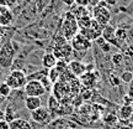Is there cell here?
I'll return each mask as SVG.
<instances>
[{"label": "cell", "mask_w": 133, "mask_h": 129, "mask_svg": "<svg viewBox=\"0 0 133 129\" xmlns=\"http://www.w3.org/2000/svg\"><path fill=\"white\" fill-rule=\"evenodd\" d=\"M16 118H17V115H16L15 109L11 105H8L6 109H5V120H6L8 123H11V122L14 119H16Z\"/></svg>", "instance_id": "cell-21"}, {"label": "cell", "mask_w": 133, "mask_h": 129, "mask_svg": "<svg viewBox=\"0 0 133 129\" xmlns=\"http://www.w3.org/2000/svg\"><path fill=\"white\" fill-rule=\"evenodd\" d=\"M78 32H79V26H78L76 18L71 11H68L62 23V35L66 41H71V38Z\"/></svg>", "instance_id": "cell-1"}, {"label": "cell", "mask_w": 133, "mask_h": 129, "mask_svg": "<svg viewBox=\"0 0 133 129\" xmlns=\"http://www.w3.org/2000/svg\"><path fill=\"white\" fill-rule=\"evenodd\" d=\"M4 82H6L9 85V87L12 91L21 89L27 83V75H26V72L24 70L15 68V70H11V72L6 76Z\"/></svg>", "instance_id": "cell-2"}, {"label": "cell", "mask_w": 133, "mask_h": 129, "mask_svg": "<svg viewBox=\"0 0 133 129\" xmlns=\"http://www.w3.org/2000/svg\"><path fill=\"white\" fill-rule=\"evenodd\" d=\"M0 129H10V123L6 120H0Z\"/></svg>", "instance_id": "cell-34"}, {"label": "cell", "mask_w": 133, "mask_h": 129, "mask_svg": "<svg viewBox=\"0 0 133 129\" xmlns=\"http://www.w3.org/2000/svg\"><path fill=\"white\" fill-rule=\"evenodd\" d=\"M15 50L12 47V43L8 41L0 47V67L9 68L14 62Z\"/></svg>", "instance_id": "cell-4"}, {"label": "cell", "mask_w": 133, "mask_h": 129, "mask_svg": "<svg viewBox=\"0 0 133 129\" xmlns=\"http://www.w3.org/2000/svg\"><path fill=\"white\" fill-rule=\"evenodd\" d=\"M5 99H6V98H4V97H3L1 94H0V104H3V103L5 102Z\"/></svg>", "instance_id": "cell-40"}, {"label": "cell", "mask_w": 133, "mask_h": 129, "mask_svg": "<svg viewBox=\"0 0 133 129\" xmlns=\"http://www.w3.org/2000/svg\"><path fill=\"white\" fill-rule=\"evenodd\" d=\"M100 1H101V0H89V6H91V8L94 9L95 6H97V5L100 4Z\"/></svg>", "instance_id": "cell-35"}, {"label": "cell", "mask_w": 133, "mask_h": 129, "mask_svg": "<svg viewBox=\"0 0 133 129\" xmlns=\"http://www.w3.org/2000/svg\"><path fill=\"white\" fill-rule=\"evenodd\" d=\"M115 31H116V27L112 26L111 24H109L104 27V30H102V35H101V36H102V37H104L109 43H111V46H115V47H117L118 50H122L123 46L117 41L116 35H115Z\"/></svg>", "instance_id": "cell-9"}, {"label": "cell", "mask_w": 133, "mask_h": 129, "mask_svg": "<svg viewBox=\"0 0 133 129\" xmlns=\"http://www.w3.org/2000/svg\"><path fill=\"white\" fill-rule=\"evenodd\" d=\"M118 129H133V128L129 127V125H121V127H118Z\"/></svg>", "instance_id": "cell-39"}, {"label": "cell", "mask_w": 133, "mask_h": 129, "mask_svg": "<svg viewBox=\"0 0 133 129\" xmlns=\"http://www.w3.org/2000/svg\"><path fill=\"white\" fill-rule=\"evenodd\" d=\"M24 92L26 96L30 97H42L46 94V88L43 86L41 81H36V80H31L27 81V83L24 87Z\"/></svg>", "instance_id": "cell-5"}, {"label": "cell", "mask_w": 133, "mask_h": 129, "mask_svg": "<svg viewBox=\"0 0 133 129\" xmlns=\"http://www.w3.org/2000/svg\"><path fill=\"white\" fill-rule=\"evenodd\" d=\"M20 1H21V0H0V5L12 10L14 8H16V6L20 4Z\"/></svg>", "instance_id": "cell-27"}, {"label": "cell", "mask_w": 133, "mask_h": 129, "mask_svg": "<svg viewBox=\"0 0 133 129\" xmlns=\"http://www.w3.org/2000/svg\"><path fill=\"white\" fill-rule=\"evenodd\" d=\"M121 77L118 75H116V73H110L109 75V83L111 85V87H115V88H117V87L121 86Z\"/></svg>", "instance_id": "cell-23"}, {"label": "cell", "mask_w": 133, "mask_h": 129, "mask_svg": "<svg viewBox=\"0 0 133 129\" xmlns=\"http://www.w3.org/2000/svg\"><path fill=\"white\" fill-rule=\"evenodd\" d=\"M123 55L124 57H129V58H133V43L128 45L127 47L123 50Z\"/></svg>", "instance_id": "cell-31"}, {"label": "cell", "mask_w": 133, "mask_h": 129, "mask_svg": "<svg viewBox=\"0 0 133 129\" xmlns=\"http://www.w3.org/2000/svg\"><path fill=\"white\" fill-rule=\"evenodd\" d=\"M109 8H116L119 4V0H104Z\"/></svg>", "instance_id": "cell-32"}, {"label": "cell", "mask_w": 133, "mask_h": 129, "mask_svg": "<svg viewBox=\"0 0 133 129\" xmlns=\"http://www.w3.org/2000/svg\"><path fill=\"white\" fill-rule=\"evenodd\" d=\"M31 119L38 124H47L51 120V112L46 107H39L38 109L31 112Z\"/></svg>", "instance_id": "cell-8"}, {"label": "cell", "mask_w": 133, "mask_h": 129, "mask_svg": "<svg viewBox=\"0 0 133 129\" xmlns=\"http://www.w3.org/2000/svg\"><path fill=\"white\" fill-rule=\"evenodd\" d=\"M91 16H92V19L96 20V21H97L100 25H102V26L109 25L110 23H111V19H112L111 9L106 5V3H105L104 0H101L100 4L92 9Z\"/></svg>", "instance_id": "cell-3"}, {"label": "cell", "mask_w": 133, "mask_h": 129, "mask_svg": "<svg viewBox=\"0 0 133 129\" xmlns=\"http://www.w3.org/2000/svg\"><path fill=\"white\" fill-rule=\"evenodd\" d=\"M118 117L116 114H111V113H109V114H106L104 117V123L107 125H116L117 124V122H118Z\"/></svg>", "instance_id": "cell-24"}, {"label": "cell", "mask_w": 133, "mask_h": 129, "mask_svg": "<svg viewBox=\"0 0 133 129\" xmlns=\"http://www.w3.org/2000/svg\"><path fill=\"white\" fill-rule=\"evenodd\" d=\"M123 61H124V55L121 52H116L111 56V63H112L115 67L122 66V65H123Z\"/></svg>", "instance_id": "cell-20"}, {"label": "cell", "mask_w": 133, "mask_h": 129, "mask_svg": "<svg viewBox=\"0 0 133 129\" xmlns=\"http://www.w3.org/2000/svg\"><path fill=\"white\" fill-rule=\"evenodd\" d=\"M59 77H61V72L57 70V67H54V68H52V70H49V72H48V78L51 80L52 83H56L57 80H59Z\"/></svg>", "instance_id": "cell-28"}, {"label": "cell", "mask_w": 133, "mask_h": 129, "mask_svg": "<svg viewBox=\"0 0 133 129\" xmlns=\"http://www.w3.org/2000/svg\"><path fill=\"white\" fill-rule=\"evenodd\" d=\"M119 77H121V81L123 83H132L133 82V72L123 71Z\"/></svg>", "instance_id": "cell-29"}, {"label": "cell", "mask_w": 133, "mask_h": 129, "mask_svg": "<svg viewBox=\"0 0 133 129\" xmlns=\"http://www.w3.org/2000/svg\"><path fill=\"white\" fill-rule=\"evenodd\" d=\"M57 62H58V60H57V57L53 55V52H46L43 55L42 61H41L43 68H46V70H52V68H54V67L57 66Z\"/></svg>", "instance_id": "cell-14"}, {"label": "cell", "mask_w": 133, "mask_h": 129, "mask_svg": "<svg viewBox=\"0 0 133 129\" xmlns=\"http://www.w3.org/2000/svg\"><path fill=\"white\" fill-rule=\"evenodd\" d=\"M128 40L133 42V24L131 25V27L128 29Z\"/></svg>", "instance_id": "cell-36"}, {"label": "cell", "mask_w": 133, "mask_h": 129, "mask_svg": "<svg viewBox=\"0 0 133 129\" xmlns=\"http://www.w3.org/2000/svg\"><path fill=\"white\" fill-rule=\"evenodd\" d=\"M119 1H127V0H119Z\"/></svg>", "instance_id": "cell-43"}, {"label": "cell", "mask_w": 133, "mask_h": 129, "mask_svg": "<svg viewBox=\"0 0 133 129\" xmlns=\"http://www.w3.org/2000/svg\"><path fill=\"white\" fill-rule=\"evenodd\" d=\"M0 120H5V109L0 108Z\"/></svg>", "instance_id": "cell-38"}, {"label": "cell", "mask_w": 133, "mask_h": 129, "mask_svg": "<svg viewBox=\"0 0 133 129\" xmlns=\"http://www.w3.org/2000/svg\"><path fill=\"white\" fill-rule=\"evenodd\" d=\"M70 45L73 50H74V52H88L92 46V42L89 41L86 37H84L81 33L78 32L74 37L71 38Z\"/></svg>", "instance_id": "cell-6"}, {"label": "cell", "mask_w": 133, "mask_h": 129, "mask_svg": "<svg viewBox=\"0 0 133 129\" xmlns=\"http://www.w3.org/2000/svg\"><path fill=\"white\" fill-rule=\"evenodd\" d=\"M94 42H95V45H96V46H97V47H99L104 53H109L110 51H111V47H112V46H111V43L107 42V41H106V40H105L102 36L97 37L95 41H94Z\"/></svg>", "instance_id": "cell-18"}, {"label": "cell", "mask_w": 133, "mask_h": 129, "mask_svg": "<svg viewBox=\"0 0 133 129\" xmlns=\"http://www.w3.org/2000/svg\"><path fill=\"white\" fill-rule=\"evenodd\" d=\"M129 120H131V122L133 123V114H132V117H131V119H129Z\"/></svg>", "instance_id": "cell-42"}, {"label": "cell", "mask_w": 133, "mask_h": 129, "mask_svg": "<svg viewBox=\"0 0 133 129\" xmlns=\"http://www.w3.org/2000/svg\"><path fill=\"white\" fill-rule=\"evenodd\" d=\"M68 70L71 72V75L75 77H81L86 71V65L80 60H73L68 62Z\"/></svg>", "instance_id": "cell-10"}, {"label": "cell", "mask_w": 133, "mask_h": 129, "mask_svg": "<svg viewBox=\"0 0 133 129\" xmlns=\"http://www.w3.org/2000/svg\"><path fill=\"white\" fill-rule=\"evenodd\" d=\"M76 21H78L79 30L89 29L90 25H91V21H92V16H91V15H86V16H83V18H80V19H78Z\"/></svg>", "instance_id": "cell-19"}, {"label": "cell", "mask_w": 133, "mask_h": 129, "mask_svg": "<svg viewBox=\"0 0 133 129\" xmlns=\"http://www.w3.org/2000/svg\"><path fill=\"white\" fill-rule=\"evenodd\" d=\"M63 3H64V4H66L68 6H71V5L75 3V0H63Z\"/></svg>", "instance_id": "cell-37"}, {"label": "cell", "mask_w": 133, "mask_h": 129, "mask_svg": "<svg viewBox=\"0 0 133 129\" xmlns=\"http://www.w3.org/2000/svg\"><path fill=\"white\" fill-rule=\"evenodd\" d=\"M24 100H25V107H26V109L29 110L30 113L33 112V110L38 109L39 107H42V100H41V97L26 96Z\"/></svg>", "instance_id": "cell-13"}, {"label": "cell", "mask_w": 133, "mask_h": 129, "mask_svg": "<svg viewBox=\"0 0 133 129\" xmlns=\"http://www.w3.org/2000/svg\"><path fill=\"white\" fill-rule=\"evenodd\" d=\"M133 114V105L132 104H122L118 108V119L121 120H129Z\"/></svg>", "instance_id": "cell-15"}, {"label": "cell", "mask_w": 133, "mask_h": 129, "mask_svg": "<svg viewBox=\"0 0 133 129\" xmlns=\"http://www.w3.org/2000/svg\"><path fill=\"white\" fill-rule=\"evenodd\" d=\"M123 66H124V68H126V71L133 72V58H129V57H124V61H123Z\"/></svg>", "instance_id": "cell-30"}, {"label": "cell", "mask_w": 133, "mask_h": 129, "mask_svg": "<svg viewBox=\"0 0 133 129\" xmlns=\"http://www.w3.org/2000/svg\"><path fill=\"white\" fill-rule=\"evenodd\" d=\"M115 35H116L117 41H118L122 46H124V43L128 41V29H126V27H122V26L116 27Z\"/></svg>", "instance_id": "cell-17"}, {"label": "cell", "mask_w": 133, "mask_h": 129, "mask_svg": "<svg viewBox=\"0 0 133 129\" xmlns=\"http://www.w3.org/2000/svg\"><path fill=\"white\" fill-rule=\"evenodd\" d=\"M11 92H12V89L10 88L9 85H8L6 82H1V83H0V94L4 97V98H8V97H10Z\"/></svg>", "instance_id": "cell-25"}, {"label": "cell", "mask_w": 133, "mask_h": 129, "mask_svg": "<svg viewBox=\"0 0 133 129\" xmlns=\"http://www.w3.org/2000/svg\"><path fill=\"white\" fill-rule=\"evenodd\" d=\"M64 129H75V128H71V127H65Z\"/></svg>", "instance_id": "cell-41"}, {"label": "cell", "mask_w": 133, "mask_h": 129, "mask_svg": "<svg viewBox=\"0 0 133 129\" xmlns=\"http://www.w3.org/2000/svg\"><path fill=\"white\" fill-rule=\"evenodd\" d=\"M73 52H74V50H73L70 43L68 42L63 43V45H57L53 48V55L57 57L58 61H65V62H68L69 58L73 56Z\"/></svg>", "instance_id": "cell-7"}, {"label": "cell", "mask_w": 133, "mask_h": 129, "mask_svg": "<svg viewBox=\"0 0 133 129\" xmlns=\"http://www.w3.org/2000/svg\"><path fill=\"white\" fill-rule=\"evenodd\" d=\"M73 14H74V16L76 18V20L80 19V18H83V16H86V15H90V13H89V10L86 9V6H76V10H74V11H71Z\"/></svg>", "instance_id": "cell-22"}, {"label": "cell", "mask_w": 133, "mask_h": 129, "mask_svg": "<svg viewBox=\"0 0 133 129\" xmlns=\"http://www.w3.org/2000/svg\"><path fill=\"white\" fill-rule=\"evenodd\" d=\"M127 5H121L118 11L121 13H126L127 15H132L133 16V0H127Z\"/></svg>", "instance_id": "cell-26"}, {"label": "cell", "mask_w": 133, "mask_h": 129, "mask_svg": "<svg viewBox=\"0 0 133 129\" xmlns=\"http://www.w3.org/2000/svg\"><path fill=\"white\" fill-rule=\"evenodd\" d=\"M10 129H33V127L27 119L17 117L10 123Z\"/></svg>", "instance_id": "cell-16"}, {"label": "cell", "mask_w": 133, "mask_h": 129, "mask_svg": "<svg viewBox=\"0 0 133 129\" xmlns=\"http://www.w3.org/2000/svg\"><path fill=\"white\" fill-rule=\"evenodd\" d=\"M75 4L78 6H88L89 5V0H75Z\"/></svg>", "instance_id": "cell-33"}, {"label": "cell", "mask_w": 133, "mask_h": 129, "mask_svg": "<svg viewBox=\"0 0 133 129\" xmlns=\"http://www.w3.org/2000/svg\"><path fill=\"white\" fill-rule=\"evenodd\" d=\"M97 80H99L97 73L96 72H91V71H86L80 77V82L83 83V86H85L86 88H92L96 85Z\"/></svg>", "instance_id": "cell-11"}, {"label": "cell", "mask_w": 133, "mask_h": 129, "mask_svg": "<svg viewBox=\"0 0 133 129\" xmlns=\"http://www.w3.org/2000/svg\"><path fill=\"white\" fill-rule=\"evenodd\" d=\"M14 20L12 11L9 8L0 5V26H9Z\"/></svg>", "instance_id": "cell-12"}]
</instances>
